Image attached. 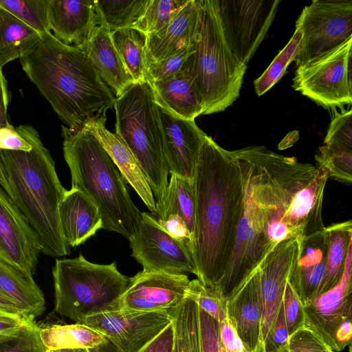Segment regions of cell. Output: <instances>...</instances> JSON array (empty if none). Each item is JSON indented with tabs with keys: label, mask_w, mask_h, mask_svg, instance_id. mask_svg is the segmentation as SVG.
<instances>
[{
	"label": "cell",
	"mask_w": 352,
	"mask_h": 352,
	"mask_svg": "<svg viewBox=\"0 0 352 352\" xmlns=\"http://www.w3.org/2000/svg\"><path fill=\"white\" fill-rule=\"evenodd\" d=\"M283 309L289 336L304 325L302 305L289 279L283 295Z\"/></svg>",
	"instance_id": "cell-45"
},
{
	"label": "cell",
	"mask_w": 352,
	"mask_h": 352,
	"mask_svg": "<svg viewBox=\"0 0 352 352\" xmlns=\"http://www.w3.org/2000/svg\"><path fill=\"white\" fill-rule=\"evenodd\" d=\"M186 0H148L144 12L135 25L146 35L166 25L179 12Z\"/></svg>",
	"instance_id": "cell-38"
},
{
	"label": "cell",
	"mask_w": 352,
	"mask_h": 352,
	"mask_svg": "<svg viewBox=\"0 0 352 352\" xmlns=\"http://www.w3.org/2000/svg\"><path fill=\"white\" fill-rule=\"evenodd\" d=\"M114 46L134 83L147 82L146 34L135 28L111 33Z\"/></svg>",
	"instance_id": "cell-31"
},
{
	"label": "cell",
	"mask_w": 352,
	"mask_h": 352,
	"mask_svg": "<svg viewBox=\"0 0 352 352\" xmlns=\"http://www.w3.org/2000/svg\"><path fill=\"white\" fill-rule=\"evenodd\" d=\"M54 310L82 323L87 318L115 310L129 278L120 272L116 262L91 263L82 254L73 258L56 259L52 268Z\"/></svg>",
	"instance_id": "cell-8"
},
{
	"label": "cell",
	"mask_w": 352,
	"mask_h": 352,
	"mask_svg": "<svg viewBox=\"0 0 352 352\" xmlns=\"http://www.w3.org/2000/svg\"><path fill=\"white\" fill-rule=\"evenodd\" d=\"M10 198L38 237L41 252L52 257L69 254L60 228L58 206L66 189L55 162L38 133L29 152L0 151Z\"/></svg>",
	"instance_id": "cell-4"
},
{
	"label": "cell",
	"mask_w": 352,
	"mask_h": 352,
	"mask_svg": "<svg viewBox=\"0 0 352 352\" xmlns=\"http://www.w3.org/2000/svg\"><path fill=\"white\" fill-rule=\"evenodd\" d=\"M176 309H118L89 316L82 324L98 331L120 352H138L172 322Z\"/></svg>",
	"instance_id": "cell-13"
},
{
	"label": "cell",
	"mask_w": 352,
	"mask_h": 352,
	"mask_svg": "<svg viewBox=\"0 0 352 352\" xmlns=\"http://www.w3.org/2000/svg\"><path fill=\"white\" fill-rule=\"evenodd\" d=\"M20 63L67 127L78 131L105 124L116 98L82 50L46 32Z\"/></svg>",
	"instance_id": "cell-3"
},
{
	"label": "cell",
	"mask_w": 352,
	"mask_h": 352,
	"mask_svg": "<svg viewBox=\"0 0 352 352\" xmlns=\"http://www.w3.org/2000/svg\"><path fill=\"white\" fill-rule=\"evenodd\" d=\"M174 339L172 322L148 342L138 352H171Z\"/></svg>",
	"instance_id": "cell-49"
},
{
	"label": "cell",
	"mask_w": 352,
	"mask_h": 352,
	"mask_svg": "<svg viewBox=\"0 0 352 352\" xmlns=\"http://www.w3.org/2000/svg\"><path fill=\"white\" fill-rule=\"evenodd\" d=\"M108 153L120 172L124 180L135 190L151 214L155 212V200L146 175L137 158L124 141L107 130L105 124L87 127Z\"/></svg>",
	"instance_id": "cell-25"
},
{
	"label": "cell",
	"mask_w": 352,
	"mask_h": 352,
	"mask_svg": "<svg viewBox=\"0 0 352 352\" xmlns=\"http://www.w3.org/2000/svg\"><path fill=\"white\" fill-rule=\"evenodd\" d=\"M302 39V30L296 21V29L286 46L274 58L273 61L254 82L256 94L260 96L270 89L285 74L289 63L298 54Z\"/></svg>",
	"instance_id": "cell-36"
},
{
	"label": "cell",
	"mask_w": 352,
	"mask_h": 352,
	"mask_svg": "<svg viewBox=\"0 0 352 352\" xmlns=\"http://www.w3.org/2000/svg\"><path fill=\"white\" fill-rule=\"evenodd\" d=\"M9 100L7 80L0 67V128L11 125L8 115Z\"/></svg>",
	"instance_id": "cell-51"
},
{
	"label": "cell",
	"mask_w": 352,
	"mask_h": 352,
	"mask_svg": "<svg viewBox=\"0 0 352 352\" xmlns=\"http://www.w3.org/2000/svg\"><path fill=\"white\" fill-rule=\"evenodd\" d=\"M302 30L296 67L321 57L352 38L351 0H314L296 21Z\"/></svg>",
	"instance_id": "cell-10"
},
{
	"label": "cell",
	"mask_w": 352,
	"mask_h": 352,
	"mask_svg": "<svg viewBox=\"0 0 352 352\" xmlns=\"http://www.w3.org/2000/svg\"><path fill=\"white\" fill-rule=\"evenodd\" d=\"M131 256L143 267V271L173 274H197L190 248L146 212L134 236L129 240Z\"/></svg>",
	"instance_id": "cell-12"
},
{
	"label": "cell",
	"mask_w": 352,
	"mask_h": 352,
	"mask_svg": "<svg viewBox=\"0 0 352 352\" xmlns=\"http://www.w3.org/2000/svg\"><path fill=\"white\" fill-rule=\"evenodd\" d=\"M0 186L3 188L6 193L10 197V190L6 178V173L3 164L0 160Z\"/></svg>",
	"instance_id": "cell-54"
},
{
	"label": "cell",
	"mask_w": 352,
	"mask_h": 352,
	"mask_svg": "<svg viewBox=\"0 0 352 352\" xmlns=\"http://www.w3.org/2000/svg\"><path fill=\"white\" fill-rule=\"evenodd\" d=\"M251 188L261 223L276 220L303 238L324 228L322 209L329 174L264 146L232 151Z\"/></svg>",
	"instance_id": "cell-2"
},
{
	"label": "cell",
	"mask_w": 352,
	"mask_h": 352,
	"mask_svg": "<svg viewBox=\"0 0 352 352\" xmlns=\"http://www.w3.org/2000/svg\"><path fill=\"white\" fill-rule=\"evenodd\" d=\"M318 166L326 170L329 177L351 184L352 182V150L338 144H324L315 155Z\"/></svg>",
	"instance_id": "cell-35"
},
{
	"label": "cell",
	"mask_w": 352,
	"mask_h": 352,
	"mask_svg": "<svg viewBox=\"0 0 352 352\" xmlns=\"http://www.w3.org/2000/svg\"><path fill=\"white\" fill-rule=\"evenodd\" d=\"M199 313L202 352H225L220 340L219 323L199 308Z\"/></svg>",
	"instance_id": "cell-46"
},
{
	"label": "cell",
	"mask_w": 352,
	"mask_h": 352,
	"mask_svg": "<svg viewBox=\"0 0 352 352\" xmlns=\"http://www.w3.org/2000/svg\"><path fill=\"white\" fill-rule=\"evenodd\" d=\"M352 111L336 112L331 120L324 143L334 142L352 150Z\"/></svg>",
	"instance_id": "cell-44"
},
{
	"label": "cell",
	"mask_w": 352,
	"mask_h": 352,
	"mask_svg": "<svg viewBox=\"0 0 352 352\" xmlns=\"http://www.w3.org/2000/svg\"><path fill=\"white\" fill-rule=\"evenodd\" d=\"M197 3L199 29L182 70L192 78L207 115L225 110L239 98L247 65L236 58L226 41L216 0Z\"/></svg>",
	"instance_id": "cell-6"
},
{
	"label": "cell",
	"mask_w": 352,
	"mask_h": 352,
	"mask_svg": "<svg viewBox=\"0 0 352 352\" xmlns=\"http://www.w3.org/2000/svg\"><path fill=\"white\" fill-rule=\"evenodd\" d=\"M199 21L197 0H186L179 12L166 25L146 35L148 65L162 61L181 49L193 45Z\"/></svg>",
	"instance_id": "cell-21"
},
{
	"label": "cell",
	"mask_w": 352,
	"mask_h": 352,
	"mask_svg": "<svg viewBox=\"0 0 352 352\" xmlns=\"http://www.w3.org/2000/svg\"><path fill=\"white\" fill-rule=\"evenodd\" d=\"M302 239L294 237L278 243L259 263L262 352L283 302L287 281L298 259Z\"/></svg>",
	"instance_id": "cell-15"
},
{
	"label": "cell",
	"mask_w": 352,
	"mask_h": 352,
	"mask_svg": "<svg viewBox=\"0 0 352 352\" xmlns=\"http://www.w3.org/2000/svg\"><path fill=\"white\" fill-rule=\"evenodd\" d=\"M48 23L58 40L79 48L102 22L95 1L49 0Z\"/></svg>",
	"instance_id": "cell-20"
},
{
	"label": "cell",
	"mask_w": 352,
	"mask_h": 352,
	"mask_svg": "<svg viewBox=\"0 0 352 352\" xmlns=\"http://www.w3.org/2000/svg\"><path fill=\"white\" fill-rule=\"evenodd\" d=\"M325 230L328 239L326 266L317 296L333 288L340 281L344 271L348 248L352 242L351 220L325 227Z\"/></svg>",
	"instance_id": "cell-30"
},
{
	"label": "cell",
	"mask_w": 352,
	"mask_h": 352,
	"mask_svg": "<svg viewBox=\"0 0 352 352\" xmlns=\"http://www.w3.org/2000/svg\"><path fill=\"white\" fill-rule=\"evenodd\" d=\"M40 252L35 232L0 186V258L33 277Z\"/></svg>",
	"instance_id": "cell-17"
},
{
	"label": "cell",
	"mask_w": 352,
	"mask_h": 352,
	"mask_svg": "<svg viewBox=\"0 0 352 352\" xmlns=\"http://www.w3.org/2000/svg\"><path fill=\"white\" fill-rule=\"evenodd\" d=\"M195 214V196L192 179L170 174L164 197L160 203L155 205L153 215L157 219H162L169 215L179 217L193 240Z\"/></svg>",
	"instance_id": "cell-28"
},
{
	"label": "cell",
	"mask_w": 352,
	"mask_h": 352,
	"mask_svg": "<svg viewBox=\"0 0 352 352\" xmlns=\"http://www.w3.org/2000/svg\"><path fill=\"white\" fill-rule=\"evenodd\" d=\"M38 131L30 125L0 128V151L29 152Z\"/></svg>",
	"instance_id": "cell-41"
},
{
	"label": "cell",
	"mask_w": 352,
	"mask_h": 352,
	"mask_svg": "<svg viewBox=\"0 0 352 352\" xmlns=\"http://www.w3.org/2000/svg\"><path fill=\"white\" fill-rule=\"evenodd\" d=\"M41 336L47 352L67 349H89L105 339L98 331L78 322L47 327L41 329Z\"/></svg>",
	"instance_id": "cell-32"
},
{
	"label": "cell",
	"mask_w": 352,
	"mask_h": 352,
	"mask_svg": "<svg viewBox=\"0 0 352 352\" xmlns=\"http://www.w3.org/2000/svg\"><path fill=\"white\" fill-rule=\"evenodd\" d=\"M226 41L236 58L250 62L275 18L280 0H216Z\"/></svg>",
	"instance_id": "cell-11"
},
{
	"label": "cell",
	"mask_w": 352,
	"mask_h": 352,
	"mask_svg": "<svg viewBox=\"0 0 352 352\" xmlns=\"http://www.w3.org/2000/svg\"><path fill=\"white\" fill-rule=\"evenodd\" d=\"M0 289L16 302L23 315L34 320L45 309L44 296L33 277L0 258Z\"/></svg>",
	"instance_id": "cell-27"
},
{
	"label": "cell",
	"mask_w": 352,
	"mask_h": 352,
	"mask_svg": "<svg viewBox=\"0 0 352 352\" xmlns=\"http://www.w3.org/2000/svg\"><path fill=\"white\" fill-rule=\"evenodd\" d=\"M327 248L325 227L302 239L300 253L289 281L302 306L317 296L325 271Z\"/></svg>",
	"instance_id": "cell-22"
},
{
	"label": "cell",
	"mask_w": 352,
	"mask_h": 352,
	"mask_svg": "<svg viewBox=\"0 0 352 352\" xmlns=\"http://www.w3.org/2000/svg\"><path fill=\"white\" fill-rule=\"evenodd\" d=\"M172 324L171 352H202L199 307L195 301L186 296L177 307Z\"/></svg>",
	"instance_id": "cell-33"
},
{
	"label": "cell",
	"mask_w": 352,
	"mask_h": 352,
	"mask_svg": "<svg viewBox=\"0 0 352 352\" xmlns=\"http://www.w3.org/2000/svg\"><path fill=\"white\" fill-rule=\"evenodd\" d=\"M63 151L72 188L80 190L97 206L103 228L129 241L135 234L142 212L133 202L123 177L94 133L62 126Z\"/></svg>",
	"instance_id": "cell-5"
},
{
	"label": "cell",
	"mask_w": 352,
	"mask_h": 352,
	"mask_svg": "<svg viewBox=\"0 0 352 352\" xmlns=\"http://www.w3.org/2000/svg\"><path fill=\"white\" fill-rule=\"evenodd\" d=\"M187 296L219 323L228 317V299L219 285L205 286L197 278L191 280Z\"/></svg>",
	"instance_id": "cell-39"
},
{
	"label": "cell",
	"mask_w": 352,
	"mask_h": 352,
	"mask_svg": "<svg viewBox=\"0 0 352 352\" xmlns=\"http://www.w3.org/2000/svg\"><path fill=\"white\" fill-rule=\"evenodd\" d=\"M102 80L120 96L133 80L124 67L112 41L109 29L101 23L80 47Z\"/></svg>",
	"instance_id": "cell-24"
},
{
	"label": "cell",
	"mask_w": 352,
	"mask_h": 352,
	"mask_svg": "<svg viewBox=\"0 0 352 352\" xmlns=\"http://www.w3.org/2000/svg\"><path fill=\"white\" fill-rule=\"evenodd\" d=\"M48 3L49 0H0V7L41 34L50 32Z\"/></svg>",
	"instance_id": "cell-37"
},
{
	"label": "cell",
	"mask_w": 352,
	"mask_h": 352,
	"mask_svg": "<svg viewBox=\"0 0 352 352\" xmlns=\"http://www.w3.org/2000/svg\"><path fill=\"white\" fill-rule=\"evenodd\" d=\"M277 352H333L313 332L302 327L289 336Z\"/></svg>",
	"instance_id": "cell-43"
},
{
	"label": "cell",
	"mask_w": 352,
	"mask_h": 352,
	"mask_svg": "<svg viewBox=\"0 0 352 352\" xmlns=\"http://www.w3.org/2000/svg\"><path fill=\"white\" fill-rule=\"evenodd\" d=\"M304 325L333 351L339 327L352 318V242L349 243L342 276L333 288L302 306Z\"/></svg>",
	"instance_id": "cell-14"
},
{
	"label": "cell",
	"mask_w": 352,
	"mask_h": 352,
	"mask_svg": "<svg viewBox=\"0 0 352 352\" xmlns=\"http://www.w3.org/2000/svg\"><path fill=\"white\" fill-rule=\"evenodd\" d=\"M52 352H88V349L78 348V349H67L53 351Z\"/></svg>",
	"instance_id": "cell-55"
},
{
	"label": "cell",
	"mask_w": 352,
	"mask_h": 352,
	"mask_svg": "<svg viewBox=\"0 0 352 352\" xmlns=\"http://www.w3.org/2000/svg\"><path fill=\"white\" fill-rule=\"evenodd\" d=\"M88 352H120L118 348L113 345L107 338L98 345L88 349Z\"/></svg>",
	"instance_id": "cell-53"
},
{
	"label": "cell",
	"mask_w": 352,
	"mask_h": 352,
	"mask_svg": "<svg viewBox=\"0 0 352 352\" xmlns=\"http://www.w3.org/2000/svg\"><path fill=\"white\" fill-rule=\"evenodd\" d=\"M158 106L175 116L188 120L203 114L202 98L190 74L182 70L173 77L148 82Z\"/></svg>",
	"instance_id": "cell-26"
},
{
	"label": "cell",
	"mask_w": 352,
	"mask_h": 352,
	"mask_svg": "<svg viewBox=\"0 0 352 352\" xmlns=\"http://www.w3.org/2000/svg\"><path fill=\"white\" fill-rule=\"evenodd\" d=\"M289 337L283 301L274 324L264 342L263 352H277L287 343Z\"/></svg>",
	"instance_id": "cell-47"
},
{
	"label": "cell",
	"mask_w": 352,
	"mask_h": 352,
	"mask_svg": "<svg viewBox=\"0 0 352 352\" xmlns=\"http://www.w3.org/2000/svg\"><path fill=\"white\" fill-rule=\"evenodd\" d=\"M32 321L25 316L0 310V336L13 334Z\"/></svg>",
	"instance_id": "cell-50"
},
{
	"label": "cell",
	"mask_w": 352,
	"mask_h": 352,
	"mask_svg": "<svg viewBox=\"0 0 352 352\" xmlns=\"http://www.w3.org/2000/svg\"><path fill=\"white\" fill-rule=\"evenodd\" d=\"M292 88L325 109L352 103V38L314 60L297 67Z\"/></svg>",
	"instance_id": "cell-9"
},
{
	"label": "cell",
	"mask_w": 352,
	"mask_h": 352,
	"mask_svg": "<svg viewBox=\"0 0 352 352\" xmlns=\"http://www.w3.org/2000/svg\"><path fill=\"white\" fill-rule=\"evenodd\" d=\"M58 216L63 238L69 247L85 243L103 228L98 208L80 190H66L58 206Z\"/></svg>",
	"instance_id": "cell-23"
},
{
	"label": "cell",
	"mask_w": 352,
	"mask_h": 352,
	"mask_svg": "<svg viewBox=\"0 0 352 352\" xmlns=\"http://www.w3.org/2000/svg\"><path fill=\"white\" fill-rule=\"evenodd\" d=\"M195 196L192 253L197 279L218 285L230 263L241 217L245 182L239 160L206 136L192 177Z\"/></svg>",
	"instance_id": "cell-1"
},
{
	"label": "cell",
	"mask_w": 352,
	"mask_h": 352,
	"mask_svg": "<svg viewBox=\"0 0 352 352\" xmlns=\"http://www.w3.org/2000/svg\"><path fill=\"white\" fill-rule=\"evenodd\" d=\"M116 134L139 162L155 200H162L168 184L163 127L148 82L133 83L116 98Z\"/></svg>",
	"instance_id": "cell-7"
},
{
	"label": "cell",
	"mask_w": 352,
	"mask_h": 352,
	"mask_svg": "<svg viewBox=\"0 0 352 352\" xmlns=\"http://www.w3.org/2000/svg\"><path fill=\"white\" fill-rule=\"evenodd\" d=\"M42 34L0 7V67L21 58Z\"/></svg>",
	"instance_id": "cell-29"
},
{
	"label": "cell",
	"mask_w": 352,
	"mask_h": 352,
	"mask_svg": "<svg viewBox=\"0 0 352 352\" xmlns=\"http://www.w3.org/2000/svg\"><path fill=\"white\" fill-rule=\"evenodd\" d=\"M0 310L25 316L19 306L0 289Z\"/></svg>",
	"instance_id": "cell-52"
},
{
	"label": "cell",
	"mask_w": 352,
	"mask_h": 352,
	"mask_svg": "<svg viewBox=\"0 0 352 352\" xmlns=\"http://www.w3.org/2000/svg\"><path fill=\"white\" fill-rule=\"evenodd\" d=\"M190 282L186 274L142 270L129 278L115 310L155 311L177 308L187 296Z\"/></svg>",
	"instance_id": "cell-16"
},
{
	"label": "cell",
	"mask_w": 352,
	"mask_h": 352,
	"mask_svg": "<svg viewBox=\"0 0 352 352\" xmlns=\"http://www.w3.org/2000/svg\"><path fill=\"white\" fill-rule=\"evenodd\" d=\"M193 52V45L185 47L167 58L150 64L147 82L163 80L173 77L183 69L188 57Z\"/></svg>",
	"instance_id": "cell-42"
},
{
	"label": "cell",
	"mask_w": 352,
	"mask_h": 352,
	"mask_svg": "<svg viewBox=\"0 0 352 352\" xmlns=\"http://www.w3.org/2000/svg\"><path fill=\"white\" fill-rule=\"evenodd\" d=\"M101 22L110 31L133 28L148 0H95Z\"/></svg>",
	"instance_id": "cell-34"
},
{
	"label": "cell",
	"mask_w": 352,
	"mask_h": 352,
	"mask_svg": "<svg viewBox=\"0 0 352 352\" xmlns=\"http://www.w3.org/2000/svg\"><path fill=\"white\" fill-rule=\"evenodd\" d=\"M219 335L225 352H246L241 340L228 317L219 322Z\"/></svg>",
	"instance_id": "cell-48"
},
{
	"label": "cell",
	"mask_w": 352,
	"mask_h": 352,
	"mask_svg": "<svg viewBox=\"0 0 352 352\" xmlns=\"http://www.w3.org/2000/svg\"><path fill=\"white\" fill-rule=\"evenodd\" d=\"M158 109L169 174L192 179L199 154L207 135L195 120L177 118L160 106Z\"/></svg>",
	"instance_id": "cell-18"
},
{
	"label": "cell",
	"mask_w": 352,
	"mask_h": 352,
	"mask_svg": "<svg viewBox=\"0 0 352 352\" xmlns=\"http://www.w3.org/2000/svg\"><path fill=\"white\" fill-rule=\"evenodd\" d=\"M41 329L32 321L13 334L0 336V352H47Z\"/></svg>",
	"instance_id": "cell-40"
},
{
	"label": "cell",
	"mask_w": 352,
	"mask_h": 352,
	"mask_svg": "<svg viewBox=\"0 0 352 352\" xmlns=\"http://www.w3.org/2000/svg\"><path fill=\"white\" fill-rule=\"evenodd\" d=\"M227 313L246 352H262L259 264L228 298Z\"/></svg>",
	"instance_id": "cell-19"
}]
</instances>
